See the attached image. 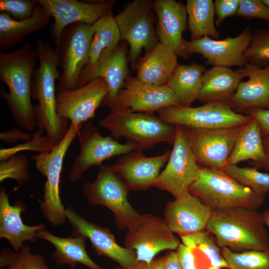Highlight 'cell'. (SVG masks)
I'll return each instance as SVG.
<instances>
[{
  "label": "cell",
  "instance_id": "1",
  "mask_svg": "<svg viewBox=\"0 0 269 269\" xmlns=\"http://www.w3.org/2000/svg\"><path fill=\"white\" fill-rule=\"evenodd\" d=\"M37 60L36 51L28 43L13 51L0 53V80L8 89L6 92L1 86L0 96L7 104L15 124L28 131L37 126L31 99L32 77Z\"/></svg>",
  "mask_w": 269,
  "mask_h": 269
},
{
  "label": "cell",
  "instance_id": "2",
  "mask_svg": "<svg viewBox=\"0 0 269 269\" xmlns=\"http://www.w3.org/2000/svg\"><path fill=\"white\" fill-rule=\"evenodd\" d=\"M35 51L39 65L32 77L31 97L38 103L34 106L37 126L46 132L55 146L63 139L69 126V120L61 118L56 112L55 81L61 78L59 54L40 37L37 40Z\"/></svg>",
  "mask_w": 269,
  "mask_h": 269
},
{
  "label": "cell",
  "instance_id": "3",
  "mask_svg": "<svg viewBox=\"0 0 269 269\" xmlns=\"http://www.w3.org/2000/svg\"><path fill=\"white\" fill-rule=\"evenodd\" d=\"M262 214L242 207L214 209L206 230L220 248L235 253L269 249V236Z\"/></svg>",
  "mask_w": 269,
  "mask_h": 269
},
{
  "label": "cell",
  "instance_id": "4",
  "mask_svg": "<svg viewBox=\"0 0 269 269\" xmlns=\"http://www.w3.org/2000/svg\"><path fill=\"white\" fill-rule=\"evenodd\" d=\"M110 113L99 123L117 140L123 137L135 150L150 149L160 142L173 145L175 126L163 122L154 113L130 112L118 107L110 108Z\"/></svg>",
  "mask_w": 269,
  "mask_h": 269
},
{
  "label": "cell",
  "instance_id": "5",
  "mask_svg": "<svg viewBox=\"0 0 269 269\" xmlns=\"http://www.w3.org/2000/svg\"><path fill=\"white\" fill-rule=\"evenodd\" d=\"M188 191L213 210L242 207L258 210L265 197L242 184L223 170L200 166Z\"/></svg>",
  "mask_w": 269,
  "mask_h": 269
},
{
  "label": "cell",
  "instance_id": "6",
  "mask_svg": "<svg viewBox=\"0 0 269 269\" xmlns=\"http://www.w3.org/2000/svg\"><path fill=\"white\" fill-rule=\"evenodd\" d=\"M83 126L70 123L63 139L48 152L33 155L31 158L40 173L46 177L40 208L44 218L54 226L64 224L67 220L65 208L60 196V179L66 152Z\"/></svg>",
  "mask_w": 269,
  "mask_h": 269
},
{
  "label": "cell",
  "instance_id": "7",
  "mask_svg": "<svg viewBox=\"0 0 269 269\" xmlns=\"http://www.w3.org/2000/svg\"><path fill=\"white\" fill-rule=\"evenodd\" d=\"M155 14L153 1L134 0L114 16L121 41L130 47L129 60L133 67L136 66L143 50L146 53L158 42L154 27Z\"/></svg>",
  "mask_w": 269,
  "mask_h": 269
},
{
  "label": "cell",
  "instance_id": "8",
  "mask_svg": "<svg viewBox=\"0 0 269 269\" xmlns=\"http://www.w3.org/2000/svg\"><path fill=\"white\" fill-rule=\"evenodd\" d=\"M175 126V135L166 166L152 184L175 198L188 192L200 169L193 151L188 129Z\"/></svg>",
  "mask_w": 269,
  "mask_h": 269
},
{
  "label": "cell",
  "instance_id": "9",
  "mask_svg": "<svg viewBox=\"0 0 269 269\" xmlns=\"http://www.w3.org/2000/svg\"><path fill=\"white\" fill-rule=\"evenodd\" d=\"M165 123L193 129H218L242 126L252 119L232 110L227 102H211L192 107L174 106L157 112Z\"/></svg>",
  "mask_w": 269,
  "mask_h": 269
},
{
  "label": "cell",
  "instance_id": "10",
  "mask_svg": "<svg viewBox=\"0 0 269 269\" xmlns=\"http://www.w3.org/2000/svg\"><path fill=\"white\" fill-rule=\"evenodd\" d=\"M94 33L93 24L76 23L64 29L57 52L59 67L62 69L57 92L77 88L82 72L88 62Z\"/></svg>",
  "mask_w": 269,
  "mask_h": 269
},
{
  "label": "cell",
  "instance_id": "11",
  "mask_svg": "<svg viewBox=\"0 0 269 269\" xmlns=\"http://www.w3.org/2000/svg\"><path fill=\"white\" fill-rule=\"evenodd\" d=\"M128 191L111 166L106 165L100 166L94 181H88L83 187V192L89 202L108 208L121 228H128L140 215L129 202Z\"/></svg>",
  "mask_w": 269,
  "mask_h": 269
},
{
  "label": "cell",
  "instance_id": "12",
  "mask_svg": "<svg viewBox=\"0 0 269 269\" xmlns=\"http://www.w3.org/2000/svg\"><path fill=\"white\" fill-rule=\"evenodd\" d=\"M125 247L135 251L136 260L149 263L165 250L177 249L180 243L164 218L140 214L128 227Z\"/></svg>",
  "mask_w": 269,
  "mask_h": 269
},
{
  "label": "cell",
  "instance_id": "13",
  "mask_svg": "<svg viewBox=\"0 0 269 269\" xmlns=\"http://www.w3.org/2000/svg\"><path fill=\"white\" fill-rule=\"evenodd\" d=\"M54 18L50 28L51 40L58 52L60 37L67 26L82 23L93 25L103 16L112 12L116 0H38Z\"/></svg>",
  "mask_w": 269,
  "mask_h": 269
},
{
  "label": "cell",
  "instance_id": "14",
  "mask_svg": "<svg viewBox=\"0 0 269 269\" xmlns=\"http://www.w3.org/2000/svg\"><path fill=\"white\" fill-rule=\"evenodd\" d=\"M80 152L69 172L73 182L79 180L93 166H101L106 160L135 150L134 145L121 143L111 136H104L97 127L87 123L79 134Z\"/></svg>",
  "mask_w": 269,
  "mask_h": 269
},
{
  "label": "cell",
  "instance_id": "15",
  "mask_svg": "<svg viewBox=\"0 0 269 269\" xmlns=\"http://www.w3.org/2000/svg\"><path fill=\"white\" fill-rule=\"evenodd\" d=\"M109 108L118 107L130 112L154 113L160 110L181 106L167 86H158L129 75L115 100L102 104Z\"/></svg>",
  "mask_w": 269,
  "mask_h": 269
},
{
  "label": "cell",
  "instance_id": "16",
  "mask_svg": "<svg viewBox=\"0 0 269 269\" xmlns=\"http://www.w3.org/2000/svg\"><path fill=\"white\" fill-rule=\"evenodd\" d=\"M243 126L218 129L187 128L198 164L223 170Z\"/></svg>",
  "mask_w": 269,
  "mask_h": 269
},
{
  "label": "cell",
  "instance_id": "17",
  "mask_svg": "<svg viewBox=\"0 0 269 269\" xmlns=\"http://www.w3.org/2000/svg\"><path fill=\"white\" fill-rule=\"evenodd\" d=\"M252 31L246 26L235 37H227L222 40L204 36L194 41L183 40L184 50L189 56L194 53L201 54L206 59V64L213 66L241 68L248 64L244 53L249 46Z\"/></svg>",
  "mask_w": 269,
  "mask_h": 269
},
{
  "label": "cell",
  "instance_id": "18",
  "mask_svg": "<svg viewBox=\"0 0 269 269\" xmlns=\"http://www.w3.org/2000/svg\"><path fill=\"white\" fill-rule=\"evenodd\" d=\"M108 93L104 80L98 78L75 89L57 92L56 112L64 119L76 126L95 117L96 110Z\"/></svg>",
  "mask_w": 269,
  "mask_h": 269
},
{
  "label": "cell",
  "instance_id": "19",
  "mask_svg": "<svg viewBox=\"0 0 269 269\" xmlns=\"http://www.w3.org/2000/svg\"><path fill=\"white\" fill-rule=\"evenodd\" d=\"M65 215L72 229V236L85 237L99 255L113 260L123 269H132L136 259L135 251L120 246L108 228L88 221L70 205L65 208Z\"/></svg>",
  "mask_w": 269,
  "mask_h": 269
},
{
  "label": "cell",
  "instance_id": "20",
  "mask_svg": "<svg viewBox=\"0 0 269 269\" xmlns=\"http://www.w3.org/2000/svg\"><path fill=\"white\" fill-rule=\"evenodd\" d=\"M127 51L128 44L125 41H121L118 45L105 50L93 66L83 69L77 87L94 79H103L107 84L108 93L102 104L114 101L130 75Z\"/></svg>",
  "mask_w": 269,
  "mask_h": 269
},
{
  "label": "cell",
  "instance_id": "21",
  "mask_svg": "<svg viewBox=\"0 0 269 269\" xmlns=\"http://www.w3.org/2000/svg\"><path fill=\"white\" fill-rule=\"evenodd\" d=\"M170 152L168 150L162 154L148 157L142 151L134 150L122 155L110 166L128 191L143 190L152 186L166 164Z\"/></svg>",
  "mask_w": 269,
  "mask_h": 269
},
{
  "label": "cell",
  "instance_id": "22",
  "mask_svg": "<svg viewBox=\"0 0 269 269\" xmlns=\"http://www.w3.org/2000/svg\"><path fill=\"white\" fill-rule=\"evenodd\" d=\"M212 211L188 192L167 203L164 219L173 233L185 235L204 230Z\"/></svg>",
  "mask_w": 269,
  "mask_h": 269
},
{
  "label": "cell",
  "instance_id": "23",
  "mask_svg": "<svg viewBox=\"0 0 269 269\" xmlns=\"http://www.w3.org/2000/svg\"><path fill=\"white\" fill-rule=\"evenodd\" d=\"M153 6L157 19L155 30L158 42L178 56L188 59L182 38L188 28L185 6L174 0H155Z\"/></svg>",
  "mask_w": 269,
  "mask_h": 269
},
{
  "label": "cell",
  "instance_id": "24",
  "mask_svg": "<svg viewBox=\"0 0 269 269\" xmlns=\"http://www.w3.org/2000/svg\"><path fill=\"white\" fill-rule=\"evenodd\" d=\"M240 68L248 80L239 84L227 104L237 113L254 109H269V65L260 67L248 64Z\"/></svg>",
  "mask_w": 269,
  "mask_h": 269
},
{
  "label": "cell",
  "instance_id": "25",
  "mask_svg": "<svg viewBox=\"0 0 269 269\" xmlns=\"http://www.w3.org/2000/svg\"><path fill=\"white\" fill-rule=\"evenodd\" d=\"M25 207L20 201L11 205L5 189H0V238L7 241L15 252L20 251L25 241L35 242L36 233L45 228L43 224L28 226L24 224L21 214Z\"/></svg>",
  "mask_w": 269,
  "mask_h": 269
},
{
  "label": "cell",
  "instance_id": "26",
  "mask_svg": "<svg viewBox=\"0 0 269 269\" xmlns=\"http://www.w3.org/2000/svg\"><path fill=\"white\" fill-rule=\"evenodd\" d=\"M177 55L159 42L137 64L136 78L158 86H166L179 65Z\"/></svg>",
  "mask_w": 269,
  "mask_h": 269
},
{
  "label": "cell",
  "instance_id": "27",
  "mask_svg": "<svg viewBox=\"0 0 269 269\" xmlns=\"http://www.w3.org/2000/svg\"><path fill=\"white\" fill-rule=\"evenodd\" d=\"M245 77L241 68L213 66L205 70L202 85L197 99L201 102H228L235 94L239 84Z\"/></svg>",
  "mask_w": 269,
  "mask_h": 269
},
{
  "label": "cell",
  "instance_id": "28",
  "mask_svg": "<svg viewBox=\"0 0 269 269\" xmlns=\"http://www.w3.org/2000/svg\"><path fill=\"white\" fill-rule=\"evenodd\" d=\"M36 237L48 242L54 247L51 258L59 265H68L74 268L77 263H80L90 269H104L88 256L85 248L87 238L84 236L60 237L44 228L36 233Z\"/></svg>",
  "mask_w": 269,
  "mask_h": 269
},
{
  "label": "cell",
  "instance_id": "29",
  "mask_svg": "<svg viewBox=\"0 0 269 269\" xmlns=\"http://www.w3.org/2000/svg\"><path fill=\"white\" fill-rule=\"evenodd\" d=\"M52 16L40 4L32 16L16 20L7 13H0V50L3 51L24 40L32 33L44 28Z\"/></svg>",
  "mask_w": 269,
  "mask_h": 269
},
{
  "label": "cell",
  "instance_id": "30",
  "mask_svg": "<svg viewBox=\"0 0 269 269\" xmlns=\"http://www.w3.org/2000/svg\"><path fill=\"white\" fill-rule=\"evenodd\" d=\"M267 153L258 123L252 119L244 125L237 138L227 165H237L248 160L257 168L266 160Z\"/></svg>",
  "mask_w": 269,
  "mask_h": 269
},
{
  "label": "cell",
  "instance_id": "31",
  "mask_svg": "<svg viewBox=\"0 0 269 269\" xmlns=\"http://www.w3.org/2000/svg\"><path fill=\"white\" fill-rule=\"evenodd\" d=\"M205 67L196 63L178 65L167 84L176 96L180 105L191 107L197 99L202 85Z\"/></svg>",
  "mask_w": 269,
  "mask_h": 269
},
{
  "label": "cell",
  "instance_id": "32",
  "mask_svg": "<svg viewBox=\"0 0 269 269\" xmlns=\"http://www.w3.org/2000/svg\"><path fill=\"white\" fill-rule=\"evenodd\" d=\"M185 6L190 41L204 36L214 39L219 38V33L215 26V10L213 0H187Z\"/></svg>",
  "mask_w": 269,
  "mask_h": 269
},
{
  "label": "cell",
  "instance_id": "33",
  "mask_svg": "<svg viewBox=\"0 0 269 269\" xmlns=\"http://www.w3.org/2000/svg\"><path fill=\"white\" fill-rule=\"evenodd\" d=\"M93 25L94 33L87 67L93 66L105 50L121 42L120 31L112 12L100 18Z\"/></svg>",
  "mask_w": 269,
  "mask_h": 269
},
{
  "label": "cell",
  "instance_id": "34",
  "mask_svg": "<svg viewBox=\"0 0 269 269\" xmlns=\"http://www.w3.org/2000/svg\"><path fill=\"white\" fill-rule=\"evenodd\" d=\"M210 234L203 230L180 236L183 244L197 250L209 261L211 267L229 269L220 247Z\"/></svg>",
  "mask_w": 269,
  "mask_h": 269
},
{
  "label": "cell",
  "instance_id": "35",
  "mask_svg": "<svg viewBox=\"0 0 269 269\" xmlns=\"http://www.w3.org/2000/svg\"><path fill=\"white\" fill-rule=\"evenodd\" d=\"M0 268L48 269V267L42 255L32 253L28 246L24 245L18 252L8 248H2L0 252Z\"/></svg>",
  "mask_w": 269,
  "mask_h": 269
},
{
  "label": "cell",
  "instance_id": "36",
  "mask_svg": "<svg viewBox=\"0 0 269 269\" xmlns=\"http://www.w3.org/2000/svg\"><path fill=\"white\" fill-rule=\"evenodd\" d=\"M223 170L259 195L265 197L269 193V173L262 172L255 167H242L237 165H227Z\"/></svg>",
  "mask_w": 269,
  "mask_h": 269
},
{
  "label": "cell",
  "instance_id": "37",
  "mask_svg": "<svg viewBox=\"0 0 269 269\" xmlns=\"http://www.w3.org/2000/svg\"><path fill=\"white\" fill-rule=\"evenodd\" d=\"M221 251L229 269H269V249L235 253L224 247Z\"/></svg>",
  "mask_w": 269,
  "mask_h": 269
},
{
  "label": "cell",
  "instance_id": "38",
  "mask_svg": "<svg viewBox=\"0 0 269 269\" xmlns=\"http://www.w3.org/2000/svg\"><path fill=\"white\" fill-rule=\"evenodd\" d=\"M249 64L264 67L269 62V29H257L252 33L249 46L244 53Z\"/></svg>",
  "mask_w": 269,
  "mask_h": 269
},
{
  "label": "cell",
  "instance_id": "39",
  "mask_svg": "<svg viewBox=\"0 0 269 269\" xmlns=\"http://www.w3.org/2000/svg\"><path fill=\"white\" fill-rule=\"evenodd\" d=\"M29 160L27 156L19 153L0 161V182L7 179L15 180L20 185H24L29 179L28 168Z\"/></svg>",
  "mask_w": 269,
  "mask_h": 269
},
{
  "label": "cell",
  "instance_id": "40",
  "mask_svg": "<svg viewBox=\"0 0 269 269\" xmlns=\"http://www.w3.org/2000/svg\"><path fill=\"white\" fill-rule=\"evenodd\" d=\"M43 132L38 129L30 140L10 147L1 148L0 160H6L23 151H36L39 153L50 152L54 145L49 137L43 135Z\"/></svg>",
  "mask_w": 269,
  "mask_h": 269
},
{
  "label": "cell",
  "instance_id": "41",
  "mask_svg": "<svg viewBox=\"0 0 269 269\" xmlns=\"http://www.w3.org/2000/svg\"><path fill=\"white\" fill-rule=\"evenodd\" d=\"M39 5L36 0H0V11L14 20H22L31 17Z\"/></svg>",
  "mask_w": 269,
  "mask_h": 269
},
{
  "label": "cell",
  "instance_id": "42",
  "mask_svg": "<svg viewBox=\"0 0 269 269\" xmlns=\"http://www.w3.org/2000/svg\"><path fill=\"white\" fill-rule=\"evenodd\" d=\"M236 15L247 19H260L269 22V7L262 0H240Z\"/></svg>",
  "mask_w": 269,
  "mask_h": 269
},
{
  "label": "cell",
  "instance_id": "43",
  "mask_svg": "<svg viewBox=\"0 0 269 269\" xmlns=\"http://www.w3.org/2000/svg\"><path fill=\"white\" fill-rule=\"evenodd\" d=\"M240 5V0H215V25L219 26L225 19L236 15Z\"/></svg>",
  "mask_w": 269,
  "mask_h": 269
},
{
  "label": "cell",
  "instance_id": "44",
  "mask_svg": "<svg viewBox=\"0 0 269 269\" xmlns=\"http://www.w3.org/2000/svg\"><path fill=\"white\" fill-rule=\"evenodd\" d=\"M244 113L258 123L263 137H269V109H254Z\"/></svg>",
  "mask_w": 269,
  "mask_h": 269
},
{
  "label": "cell",
  "instance_id": "45",
  "mask_svg": "<svg viewBox=\"0 0 269 269\" xmlns=\"http://www.w3.org/2000/svg\"><path fill=\"white\" fill-rule=\"evenodd\" d=\"M181 269H197L194 251L183 244H179L176 251Z\"/></svg>",
  "mask_w": 269,
  "mask_h": 269
},
{
  "label": "cell",
  "instance_id": "46",
  "mask_svg": "<svg viewBox=\"0 0 269 269\" xmlns=\"http://www.w3.org/2000/svg\"><path fill=\"white\" fill-rule=\"evenodd\" d=\"M33 134L25 133L20 129L12 128L6 132L0 133V138L5 142L12 144L20 140L28 141L32 137Z\"/></svg>",
  "mask_w": 269,
  "mask_h": 269
},
{
  "label": "cell",
  "instance_id": "47",
  "mask_svg": "<svg viewBox=\"0 0 269 269\" xmlns=\"http://www.w3.org/2000/svg\"><path fill=\"white\" fill-rule=\"evenodd\" d=\"M165 262V256L155 258L149 263L136 260L132 269H164Z\"/></svg>",
  "mask_w": 269,
  "mask_h": 269
},
{
  "label": "cell",
  "instance_id": "48",
  "mask_svg": "<svg viewBox=\"0 0 269 269\" xmlns=\"http://www.w3.org/2000/svg\"><path fill=\"white\" fill-rule=\"evenodd\" d=\"M164 269H181L176 252L170 250L165 256Z\"/></svg>",
  "mask_w": 269,
  "mask_h": 269
},
{
  "label": "cell",
  "instance_id": "49",
  "mask_svg": "<svg viewBox=\"0 0 269 269\" xmlns=\"http://www.w3.org/2000/svg\"><path fill=\"white\" fill-rule=\"evenodd\" d=\"M262 216L265 225L269 228V208L265 210Z\"/></svg>",
  "mask_w": 269,
  "mask_h": 269
},
{
  "label": "cell",
  "instance_id": "50",
  "mask_svg": "<svg viewBox=\"0 0 269 269\" xmlns=\"http://www.w3.org/2000/svg\"><path fill=\"white\" fill-rule=\"evenodd\" d=\"M257 168H264L266 169H269V153L267 154V157L264 162L259 165Z\"/></svg>",
  "mask_w": 269,
  "mask_h": 269
},
{
  "label": "cell",
  "instance_id": "51",
  "mask_svg": "<svg viewBox=\"0 0 269 269\" xmlns=\"http://www.w3.org/2000/svg\"><path fill=\"white\" fill-rule=\"evenodd\" d=\"M263 144L266 153H269V137H263Z\"/></svg>",
  "mask_w": 269,
  "mask_h": 269
},
{
  "label": "cell",
  "instance_id": "52",
  "mask_svg": "<svg viewBox=\"0 0 269 269\" xmlns=\"http://www.w3.org/2000/svg\"><path fill=\"white\" fill-rule=\"evenodd\" d=\"M264 3L269 7V0H262Z\"/></svg>",
  "mask_w": 269,
  "mask_h": 269
},
{
  "label": "cell",
  "instance_id": "53",
  "mask_svg": "<svg viewBox=\"0 0 269 269\" xmlns=\"http://www.w3.org/2000/svg\"><path fill=\"white\" fill-rule=\"evenodd\" d=\"M208 269H221L218 268L213 267H210Z\"/></svg>",
  "mask_w": 269,
  "mask_h": 269
},
{
  "label": "cell",
  "instance_id": "54",
  "mask_svg": "<svg viewBox=\"0 0 269 269\" xmlns=\"http://www.w3.org/2000/svg\"><path fill=\"white\" fill-rule=\"evenodd\" d=\"M115 269H121V268H118V267H117V268H115Z\"/></svg>",
  "mask_w": 269,
  "mask_h": 269
}]
</instances>
